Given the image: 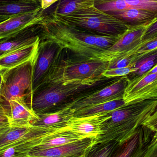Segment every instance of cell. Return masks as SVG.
<instances>
[{"label":"cell","mask_w":157,"mask_h":157,"mask_svg":"<svg viewBox=\"0 0 157 157\" xmlns=\"http://www.w3.org/2000/svg\"><path fill=\"white\" fill-rule=\"evenodd\" d=\"M80 135L70 130L63 129L51 132L41 139L39 144L32 151H38L52 148L73 143L84 139Z\"/></svg>","instance_id":"cell-18"},{"label":"cell","mask_w":157,"mask_h":157,"mask_svg":"<svg viewBox=\"0 0 157 157\" xmlns=\"http://www.w3.org/2000/svg\"><path fill=\"white\" fill-rule=\"evenodd\" d=\"M90 87L77 84L65 85L59 83H48L34 92L29 106L37 115L48 112L50 109L69 97Z\"/></svg>","instance_id":"cell-6"},{"label":"cell","mask_w":157,"mask_h":157,"mask_svg":"<svg viewBox=\"0 0 157 157\" xmlns=\"http://www.w3.org/2000/svg\"></svg>","instance_id":"cell-43"},{"label":"cell","mask_w":157,"mask_h":157,"mask_svg":"<svg viewBox=\"0 0 157 157\" xmlns=\"http://www.w3.org/2000/svg\"><path fill=\"white\" fill-rule=\"evenodd\" d=\"M51 15L58 21L101 36H120L129 27L126 23L99 10L94 5L70 13H52Z\"/></svg>","instance_id":"cell-4"},{"label":"cell","mask_w":157,"mask_h":157,"mask_svg":"<svg viewBox=\"0 0 157 157\" xmlns=\"http://www.w3.org/2000/svg\"><path fill=\"white\" fill-rule=\"evenodd\" d=\"M37 56V55H36ZM35 59L20 66L10 70L2 71L3 82L0 90V103L7 111L9 115V101L12 99L32 96V83Z\"/></svg>","instance_id":"cell-5"},{"label":"cell","mask_w":157,"mask_h":157,"mask_svg":"<svg viewBox=\"0 0 157 157\" xmlns=\"http://www.w3.org/2000/svg\"><path fill=\"white\" fill-rule=\"evenodd\" d=\"M157 109V99H153L131 103L109 113V118L101 124V133L95 138L94 144L124 142Z\"/></svg>","instance_id":"cell-2"},{"label":"cell","mask_w":157,"mask_h":157,"mask_svg":"<svg viewBox=\"0 0 157 157\" xmlns=\"http://www.w3.org/2000/svg\"><path fill=\"white\" fill-rule=\"evenodd\" d=\"M11 127L8 122H0V136L10 130Z\"/></svg>","instance_id":"cell-36"},{"label":"cell","mask_w":157,"mask_h":157,"mask_svg":"<svg viewBox=\"0 0 157 157\" xmlns=\"http://www.w3.org/2000/svg\"><path fill=\"white\" fill-rule=\"evenodd\" d=\"M150 54L136 53L131 56H126V57L118 59L113 61L109 62V66L107 69L124 68V67L134 66L137 63Z\"/></svg>","instance_id":"cell-28"},{"label":"cell","mask_w":157,"mask_h":157,"mask_svg":"<svg viewBox=\"0 0 157 157\" xmlns=\"http://www.w3.org/2000/svg\"><path fill=\"white\" fill-rule=\"evenodd\" d=\"M157 37V22L146 29L143 36V41H147Z\"/></svg>","instance_id":"cell-31"},{"label":"cell","mask_w":157,"mask_h":157,"mask_svg":"<svg viewBox=\"0 0 157 157\" xmlns=\"http://www.w3.org/2000/svg\"><path fill=\"white\" fill-rule=\"evenodd\" d=\"M106 13L126 23V22H143L146 21L154 16V12L136 8H131L121 11H113Z\"/></svg>","instance_id":"cell-23"},{"label":"cell","mask_w":157,"mask_h":157,"mask_svg":"<svg viewBox=\"0 0 157 157\" xmlns=\"http://www.w3.org/2000/svg\"><path fill=\"white\" fill-rule=\"evenodd\" d=\"M136 71V69L134 66L124 68L107 69L103 72L102 76L104 78H109L121 77L128 75L131 73Z\"/></svg>","instance_id":"cell-29"},{"label":"cell","mask_w":157,"mask_h":157,"mask_svg":"<svg viewBox=\"0 0 157 157\" xmlns=\"http://www.w3.org/2000/svg\"><path fill=\"white\" fill-rule=\"evenodd\" d=\"M62 51L43 86L48 83H59L90 86L103 78L102 73L108 69L109 62L83 59L73 56L64 58Z\"/></svg>","instance_id":"cell-3"},{"label":"cell","mask_w":157,"mask_h":157,"mask_svg":"<svg viewBox=\"0 0 157 157\" xmlns=\"http://www.w3.org/2000/svg\"><path fill=\"white\" fill-rule=\"evenodd\" d=\"M48 133L19 141L0 151V157H27L29 154Z\"/></svg>","instance_id":"cell-21"},{"label":"cell","mask_w":157,"mask_h":157,"mask_svg":"<svg viewBox=\"0 0 157 157\" xmlns=\"http://www.w3.org/2000/svg\"><path fill=\"white\" fill-rule=\"evenodd\" d=\"M119 144L115 141L93 143L85 152L83 157H111Z\"/></svg>","instance_id":"cell-24"},{"label":"cell","mask_w":157,"mask_h":157,"mask_svg":"<svg viewBox=\"0 0 157 157\" xmlns=\"http://www.w3.org/2000/svg\"><path fill=\"white\" fill-rule=\"evenodd\" d=\"M75 110L65 106L53 112L37 114L38 119L33 121L31 125L47 130L57 131L65 128L70 120L74 117Z\"/></svg>","instance_id":"cell-15"},{"label":"cell","mask_w":157,"mask_h":157,"mask_svg":"<svg viewBox=\"0 0 157 157\" xmlns=\"http://www.w3.org/2000/svg\"><path fill=\"white\" fill-rule=\"evenodd\" d=\"M143 125H146L157 132V109L144 123Z\"/></svg>","instance_id":"cell-32"},{"label":"cell","mask_w":157,"mask_h":157,"mask_svg":"<svg viewBox=\"0 0 157 157\" xmlns=\"http://www.w3.org/2000/svg\"><path fill=\"white\" fill-rule=\"evenodd\" d=\"M39 2L33 0H17L0 2V15L11 17L26 13L40 8Z\"/></svg>","instance_id":"cell-20"},{"label":"cell","mask_w":157,"mask_h":157,"mask_svg":"<svg viewBox=\"0 0 157 157\" xmlns=\"http://www.w3.org/2000/svg\"><path fill=\"white\" fill-rule=\"evenodd\" d=\"M39 26L42 39L54 41L63 49L72 52L74 57L83 59H96L120 36L97 35L56 20L51 14L44 15Z\"/></svg>","instance_id":"cell-1"},{"label":"cell","mask_w":157,"mask_h":157,"mask_svg":"<svg viewBox=\"0 0 157 157\" xmlns=\"http://www.w3.org/2000/svg\"><path fill=\"white\" fill-rule=\"evenodd\" d=\"M157 64V50L145 57L134 65L135 71L127 75L129 80L138 78L147 72Z\"/></svg>","instance_id":"cell-26"},{"label":"cell","mask_w":157,"mask_h":157,"mask_svg":"<svg viewBox=\"0 0 157 157\" xmlns=\"http://www.w3.org/2000/svg\"><path fill=\"white\" fill-rule=\"evenodd\" d=\"M17 1V0H0V2H10V1Z\"/></svg>","instance_id":"cell-39"},{"label":"cell","mask_w":157,"mask_h":157,"mask_svg":"<svg viewBox=\"0 0 157 157\" xmlns=\"http://www.w3.org/2000/svg\"><path fill=\"white\" fill-rule=\"evenodd\" d=\"M94 137H88L60 146L38 151H31L29 157H68L84 155L93 144Z\"/></svg>","instance_id":"cell-13"},{"label":"cell","mask_w":157,"mask_h":157,"mask_svg":"<svg viewBox=\"0 0 157 157\" xmlns=\"http://www.w3.org/2000/svg\"><path fill=\"white\" fill-rule=\"evenodd\" d=\"M3 82V76L2 71L0 69V90H1V88H2V85Z\"/></svg>","instance_id":"cell-37"},{"label":"cell","mask_w":157,"mask_h":157,"mask_svg":"<svg viewBox=\"0 0 157 157\" xmlns=\"http://www.w3.org/2000/svg\"><path fill=\"white\" fill-rule=\"evenodd\" d=\"M108 113L86 117H74L64 129L80 135L84 138H96L101 133V124L109 118Z\"/></svg>","instance_id":"cell-12"},{"label":"cell","mask_w":157,"mask_h":157,"mask_svg":"<svg viewBox=\"0 0 157 157\" xmlns=\"http://www.w3.org/2000/svg\"><path fill=\"white\" fill-rule=\"evenodd\" d=\"M52 130H47L32 125L29 127L11 128L0 136V151L17 142L28 138L42 135Z\"/></svg>","instance_id":"cell-16"},{"label":"cell","mask_w":157,"mask_h":157,"mask_svg":"<svg viewBox=\"0 0 157 157\" xmlns=\"http://www.w3.org/2000/svg\"><path fill=\"white\" fill-rule=\"evenodd\" d=\"M41 7L26 13L17 15L0 22V41L13 37L30 28L39 25L43 19Z\"/></svg>","instance_id":"cell-11"},{"label":"cell","mask_w":157,"mask_h":157,"mask_svg":"<svg viewBox=\"0 0 157 157\" xmlns=\"http://www.w3.org/2000/svg\"><path fill=\"white\" fill-rule=\"evenodd\" d=\"M94 6L104 12L121 11L132 8L125 0H95Z\"/></svg>","instance_id":"cell-27"},{"label":"cell","mask_w":157,"mask_h":157,"mask_svg":"<svg viewBox=\"0 0 157 157\" xmlns=\"http://www.w3.org/2000/svg\"><path fill=\"white\" fill-rule=\"evenodd\" d=\"M40 41L0 58V69L5 71L13 69L35 59Z\"/></svg>","instance_id":"cell-17"},{"label":"cell","mask_w":157,"mask_h":157,"mask_svg":"<svg viewBox=\"0 0 157 157\" xmlns=\"http://www.w3.org/2000/svg\"><path fill=\"white\" fill-rule=\"evenodd\" d=\"M129 81L127 75L122 76L107 86L77 98L65 106L74 109L76 111L89 106L114 100L122 99Z\"/></svg>","instance_id":"cell-8"},{"label":"cell","mask_w":157,"mask_h":157,"mask_svg":"<svg viewBox=\"0 0 157 157\" xmlns=\"http://www.w3.org/2000/svg\"><path fill=\"white\" fill-rule=\"evenodd\" d=\"M95 0H59L53 13H70L78 9L94 5Z\"/></svg>","instance_id":"cell-25"},{"label":"cell","mask_w":157,"mask_h":157,"mask_svg":"<svg viewBox=\"0 0 157 157\" xmlns=\"http://www.w3.org/2000/svg\"><path fill=\"white\" fill-rule=\"evenodd\" d=\"M59 0H40V7L43 10H45Z\"/></svg>","instance_id":"cell-35"},{"label":"cell","mask_w":157,"mask_h":157,"mask_svg":"<svg viewBox=\"0 0 157 157\" xmlns=\"http://www.w3.org/2000/svg\"><path fill=\"white\" fill-rule=\"evenodd\" d=\"M8 113L4 106L0 103V122H8Z\"/></svg>","instance_id":"cell-34"},{"label":"cell","mask_w":157,"mask_h":157,"mask_svg":"<svg viewBox=\"0 0 157 157\" xmlns=\"http://www.w3.org/2000/svg\"><path fill=\"white\" fill-rule=\"evenodd\" d=\"M126 105L127 104L123 99L114 100L80 109L75 112L74 117H86L96 114L109 113Z\"/></svg>","instance_id":"cell-22"},{"label":"cell","mask_w":157,"mask_h":157,"mask_svg":"<svg viewBox=\"0 0 157 157\" xmlns=\"http://www.w3.org/2000/svg\"><path fill=\"white\" fill-rule=\"evenodd\" d=\"M146 29L130 28L120 36L117 42L107 50L100 54L96 59L113 61L118 59L135 54Z\"/></svg>","instance_id":"cell-10"},{"label":"cell","mask_w":157,"mask_h":157,"mask_svg":"<svg viewBox=\"0 0 157 157\" xmlns=\"http://www.w3.org/2000/svg\"><path fill=\"white\" fill-rule=\"evenodd\" d=\"M9 17L7 16H2L0 15V22H2L4 20H6L9 18Z\"/></svg>","instance_id":"cell-38"},{"label":"cell","mask_w":157,"mask_h":157,"mask_svg":"<svg viewBox=\"0 0 157 157\" xmlns=\"http://www.w3.org/2000/svg\"><path fill=\"white\" fill-rule=\"evenodd\" d=\"M62 49L54 41L46 40L41 41L40 40L34 67L32 95L44 85L53 64Z\"/></svg>","instance_id":"cell-7"},{"label":"cell","mask_w":157,"mask_h":157,"mask_svg":"<svg viewBox=\"0 0 157 157\" xmlns=\"http://www.w3.org/2000/svg\"><path fill=\"white\" fill-rule=\"evenodd\" d=\"M25 98L12 99L9 101L8 122L11 128L29 127L39 118L27 101Z\"/></svg>","instance_id":"cell-14"},{"label":"cell","mask_w":157,"mask_h":157,"mask_svg":"<svg viewBox=\"0 0 157 157\" xmlns=\"http://www.w3.org/2000/svg\"><path fill=\"white\" fill-rule=\"evenodd\" d=\"M83 155H83L81 156H71L68 157H83Z\"/></svg>","instance_id":"cell-41"},{"label":"cell","mask_w":157,"mask_h":157,"mask_svg":"<svg viewBox=\"0 0 157 157\" xmlns=\"http://www.w3.org/2000/svg\"><path fill=\"white\" fill-rule=\"evenodd\" d=\"M142 1H145V2H157V0H141Z\"/></svg>","instance_id":"cell-40"},{"label":"cell","mask_w":157,"mask_h":157,"mask_svg":"<svg viewBox=\"0 0 157 157\" xmlns=\"http://www.w3.org/2000/svg\"><path fill=\"white\" fill-rule=\"evenodd\" d=\"M132 8L150 12H157V2H145L141 0H125Z\"/></svg>","instance_id":"cell-30"},{"label":"cell","mask_w":157,"mask_h":157,"mask_svg":"<svg viewBox=\"0 0 157 157\" xmlns=\"http://www.w3.org/2000/svg\"><path fill=\"white\" fill-rule=\"evenodd\" d=\"M144 157H157V139L148 148Z\"/></svg>","instance_id":"cell-33"},{"label":"cell","mask_w":157,"mask_h":157,"mask_svg":"<svg viewBox=\"0 0 157 157\" xmlns=\"http://www.w3.org/2000/svg\"><path fill=\"white\" fill-rule=\"evenodd\" d=\"M156 132L144 125L124 142L119 143L111 157H144L156 140Z\"/></svg>","instance_id":"cell-9"},{"label":"cell","mask_w":157,"mask_h":157,"mask_svg":"<svg viewBox=\"0 0 157 157\" xmlns=\"http://www.w3.org/2000/svg\"><path fill=\"white\" fill-rule=\"evenodd\" d=\"M156 138L157 139V132H156Z\"/></svg>","instance_id":"cell-42"},{"label":"cell","mask_w":157,"mask_h":157,"mask_svg":"<svg viewBox=\"0 0 157 157\" xmlns=\"http://www.w3.org/2000/svg\"><path fill=\"white\" fill-rule=\"evenodd\" d=\"M32 28L16 36L0 41V58L40 41V37L33 33Z\"/></svg>","instance_id":"cell-19"}]
</instances>
